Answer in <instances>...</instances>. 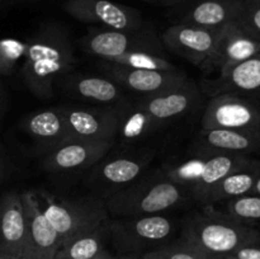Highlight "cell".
I'll return each mask as SVG.
<instances>
[{"label":"cell","instance_id":"6da1fadb","mask_svg":"<svg viewBox=\"0 0 260 259\" xmlns=\"http://www.w3.org/2000/svg\"><path fill=\"white\" fill-rule=\"evenodd\" d=\"M201 99L200 89L188 80L183 85L122 104L117 137L124 144L146 140L164 127L180 121Z\"/></svg>","mask_w":260,"mask_h":259},{"label":"cell","instance_id":"7a4b0ae2","mask_svg":"<svg viewBox=\"0 0 260 259\" xmlns=\"http://www.w3.org/2000/svg\"><path fill=\"white\" fill-rule=\"evenodd\" d=\"M25 45L22 65L24 84L37 98H52L55 81L68 75L75 62L69 32L57 23H46Z\"/></svg>","mask_w":260,"mask_h":259},{"label":"cell","instance_id":"3957f363","mask_svg":"<svg viewBox=\"0 0 260 259\" xmlns=\"http://www.w3.org/2000/svg\"><path fill=\"white\" fill-rule=\"evenodd\" d=\"M188 192L168 179L161 170L141 175L118 192L104 198L109 215L124 216L159 215L183 205Z\"/></svg>","mask_w":260,"mask_h":259},{"label":"cell","instance_id":"277c9868","mask_svg":"<svg viewBox=\"0 0 260 259\" xmlns=\"http://www.w3.org/2000/svg\"><path fill=\"white\" fill-rule=\"evenodd\" d=\"M182 238L192 243L208 256L231 254L240 246L259 240L260 230L243 225L213 206L188 216L182 226Z\"/></svg>","mask_w":260,"mask_h":259},{"label":"cell","instance_id":"5b68a950","mask_svg":"<svg viewBox=\"0 0 260 259\" xmlns=\"http://www.w3.org/2000/svg\"><path fill=\"white\" fill-rule=\"evenodd\" d=\"M36 195L43 213L61 236L62 243L86 229L109 220L111 216L104 200L96 195L57 197L46 190H36Z\"/></svg>","mask_w":260,"mask_h":259},{"label":"cell","instance_id":"8992f818","mask_svg":"<svg viewBox=\"0 0 260 259\" xmlns=\"http://www.w3.org/2000/svg\"><path fill=\"white\" fill-rule=\"evenodd\" d=\"M81 47L102 61H112L134 52L167 56L161 36L149 25L135 30H114L106 28L91 29L81 38ZM168 57V56H167Z\"/></svg>","mask_w":260,"mask_h":259},{"label":"cell","instance_id":"52a82bcc","mask_svg":"<svg viewBox=\"0 0 260 259\" xmlns=\"http://www.w3.org/2000/svg\"><path fill=\"white\" fill-rule=\"evenodd\" d=\"M109 240L118 250L137 254L150 246H161L175 233V222L164 213L109 218Z\"/></svg>","mask_w":260,"mask_h":259},{"label":"cell","instance_id":"ba28073f","mask_svg":"<svg viewBox=\"0 0 260 259\" xmlns=\"http://www.w3.org/2000/svg\"><path fill=\"white\" fill-rule=\"evenodd\" d=\"M201 126L260 134V107L253 99L238 94H216L206 106Z\"/></svg>","mask_w":260,"mask_h":259},{"label":"cell","instance_id":"9c48e42d","mask_svg":"<svg viewBox=\"0 0 260 259\" xmlns=\"http://www.w3.org/2000/svg\"><path fill=\"white\" fill-rule=\"evenodd\" d=\"M62 112L71 140L116 141L122 104L102 108L62 106Z\"/></svg>","mask_w":260,"mask_h":259},{"label":"cell","instance_id":"30bf717a","mask_svg":"<svg viewBox=\"0 0 260 259\" xmlns=\"http://www.w3.org/2000/svg\"><path fill=\"white\" fill-rule=\"evenodd\" d=\"M221 28H206L187 23L170 25L161 35L167 51L208 71Z\"/></svg>","mask_w":260,"mask_h":259},{"label":"cell","instance_id":"8fae6325","mask_svg":"<svg viewBox=\"0 0 260 259\" xmlns=\"http://www.w3.org/2000/svg\"><path fill=\"white\" fill-rule=\"evenodd\" d=\"M151 157L147 155H114L102 157L90 168L88 184L96 196L107 198L144 175Z\"/></svg>","mask_w":260,"mask_h":259},{"label":"cell","instance_id":"7c38bea8","mask_svg":"<svg viewBox=\"0 0 260 259\" xmlns=\"http://www.w3.org/2000/svg\"><path fill=\"white\" fill-rule=\"evenodd\" d=\"M63 9L76 20L106 29L135 30L147 25L139 10L111 0H66Z\"/></svg>","mask_w":260,"mask_h":259},{"label":"cell","instance_id":"4fadbf2b","mask_svg":"<svg viewBox=\"0 0 260 259\" xmlns=\"http://www.w3.org/2000/svg\"><path fill=\"white\" fill-rule=\"evenodd\" d=\"M103 70L106 76L116 81L122 88L132 93L141 94L142 96L162 93L189 80L187 74L179 68L174 70H145L104 61Z\"/></svg>","mask_w":260,"mask_h":259},{"label":"cell","instance_id":"5bb4252c","mask_svg":"<svg viewBox=\"0 0 260 259\" xmlns=\"http://www.w3.org/2000/svg\"><path fill=\"white\" fill-rule=\"evenodd\" d=\"M22 200L27 217V235L22 259H55L62 240L43 213L36 190L22 193Z\"/></svg>","mask_w":260,"mask_h":259},{"label":"cell","instance_id":"9a60e30c","mask_svg":"<svg viewBox=\"0 0 260 259\" xmlns=\"http://www.w3.org/2000/svg\"><path fill=\"white\" fill-rule=\"evenodd\" d=\"M114 141H80L71 140L51 150L43 159L46 170L71 173L90 169L108 154Z\"/></svg>","mask_w":260,"mask_h":259},{"label":"cell","instance_id":"2e32d148","mask_svg":"<svg viewBox=\"0 0 260 259\" xmlns=\"http://www.w3.org/2000/svg\"><path fill=\"white\" fill-rule=\"evenodd\" d=\"M27 235V217L22 193L8 192L0 198V251L22 259Z\"/></svg>","mask_w":260,"mask_h":259},{"label":"cell","instance_id":"e0dca14e","mask_svg":"<svg viewBox=\"0 0 260 259\" xmlns=\"http://www.w3.org/2000/svg\"><path fill=\"white\" fill-rule=\"evenodd\" d=\"M260 53V41L241 29L235 22L221 28L215 52L210 61L208 71L220 73Z\"/></svg>","mask_w":260,"mask_h":259},{"label":"cell","instance_id":"ac0fdd59","mask_svg":"<svg viewBox=\"0 0 260 259\" xmlns=\"http://www.w3.org/2000/svg\"><path fill=\"white\" fill-rule=\"evenodd\" d=\"M205 90L211 96L234 93L250 99H260V53L220 73L216 80L206 81Z\"/></svg>","mask_w":260,"mask_h":259},{"label":"cell","instance_id":"d6986e66","mask_svg":"<svg viewBox=\"0 0 260 259\" xmlns=\"http://www.w3.org/2000/svg\"><path fill=\"white\" fill-rule=\"evenodd\" d=\"M62 88L74 98L104 106H121L127 102L123 88L108 76L68 74L62 79Z\"/></svg>","mask_w":260,"mask_h":259},{"label":"cell","instance_id":"ffe728a7","mask_svg":"<svg viewBox=\"0 0 260 259\" xmlns=\"http://www.w3.org/2000/svg\"><path fill=\"white\" fill-rule=\"evenodd\" d=\"M22 130L28 136L32 137L33 141L45 149L46 152L71 141L62 107L33 112L23 119Z\"/></svg>","mask_w":260,"mask_h":259},{"label":"cell","instance_id":"44dd1931","mask_svg":"<svg viewBox=\"0 0 260 259\" xmlns=\"http://www.w3.org/2000/svg\"><path fill=\"white\" fill-rule=\"evenodd\" d=\"M197 150L203 152L260 154V134L225 128H202L196 139Z\"/></svg>","mask_w":260,"mask_h":259},{"label":"cell","instance_id":"7402d4cb","mask_svg":"<svg viewBox=\"0 0 260 259\" xmlns=\"http://www.w3.org/2000/svg\"><path fill=\"white\" fill-rule=\"evenodd\" d=\"M182 8L179 23L222 28L235 22L240 13L241 0H192Z\"/></svg>","mask_w":260,"mask_h":259},{"label":"cell","instance_id":"603a6c76","mask_svg":"<svg viewBox=\"0 0 260 259\" xmlns=\"http://www.w3.org/2000/svg\"><path fill=\"white\" fill-rule=\"evenodd\" d=\"M260 175V159L254 157L249 164L239 168L235 172L226 175L211 189L206 206H213L216 203L228 202L233 198L250 195L254 184Z\"/></svg>","mask_w":260,"mask_h":259},{"label":"cell","instance_id":"cb8c5ba5","mask_svg":"<svg viewBox=\"0 0 260 259\" xmlns=\"http://www.w3.org/2000/svg\"><path fill=\"white\" fill-rule=\"evenodd\" d=\"M108 221L81 231L63 241L55 259H94L102 253L109 240Z\"/></svg>","mask_w":260,"mask_h":259},{"label":"cell","instance_id":"d4e9b609","mask_svg":"<svg viewBox=\"0 0 260 259\" xmlns=\"http://www.w3.org/2000/svg\"><path fill=\"white\" fill-rule=\"evenodd\" d=\"M222 212L236 222L254 226L260 222V196L250 193L233 198L225 202Z\"/></svg>","mask_w":260,"mask_h":259},{"label":"cell","instance_id":"484cf974","mask_svg":"<svg viewBox=\"0 0 260 259\" xmlns=\"http://www.w3.org/2000/svg\"><path fill=\"white\" fill-rule=\"evenodd\" d=\"M145 259H208V255L185 239L155 248L142 254Z\"/></svg>","mask_w":260,"mask_h":259},{"label":"cell","instance_id":"4316f807","mask_svg":"<svg viewBox=\"0 0 260 259\" xmlns=\"http://www.w3.org/2000/svg\"><path fill=\"white\" fill-rule=\"evenodd\" d=\"M108 62L131 69H145V70H174V69H178V66L174 65L167 56L147 52L128 53V55L119 56Z\"/></svg>","mask_w":260,"mask_h":259},{"label":"cell","instance_id":"83f0119b","mask_svg":"<svg viewBox=\"0 0 260 259\" xmlns=\"http://www.w3.org/2000/svg\"><path fill=\"white\" fill-rule=\"evenodd\" d=\"M27 45L14 38L0 40V75H12L18 62L24 57Z\"/></svg>","mask_w":260,"mask_h":259},{"label":"cell","instance_id":"f1b7e54d","mask_svg":"<svg viewBox=\"0 0 260 259\" xmlns=\"http://www.w3.org/2000/svg\"><path fill=\"white\" fill-rule=\"evenodd\" d=\"M236 24L246 33L260 41V0H241Z\"/></svg>","mask_w":260,"mask_h":259},{"label":"cell","instance_id":"f546056e","mask_svg":"<svg viewBox=\"0 0 260 259\" xmlns=\"http://www.w3.org/2000/svg\"><path fill=\"white\" fill-rule=\"evenodd\" d=\"M230 255L235 259H260V239L240 246Z\"/></svg>","mask_w":260,"mask_h":259},{"label":"cell","instance_id":"4dcf8cb0","mask_svg":"<svg viewBox=\"0 0 260 259\" xmlns=\"http://www.w3.org/2000/svg\"><path fill=\"white\" fill-rule=\"evenodd\" d=\"M5 169H7V156H5L4 147H3L2 141H0V183H2L3 177H4Z\"/></svg>","mask_w":260,"mask_h":259},{"label":"cell","instance_id":"1f68e13d","mask_svg":"<svg viewBox=\"0 0 260 259\" xmlns=\"http://www.w3.org/2000/svg\"><path fill=\"white\" fill-rule=\"evenodd\" d=\"M189 2H192V0H157V3L162 5H168V7H182V5L187 4Z\"/></svg>","mask_w":260,"mask_h":259},{"label":"cell","instance_id":"d6a6232c","mask_svg":"<svg viewBox=\"0 0 260 259\" xmlns=\"http://www.w3.org/2000/svg\"><path fill=\"white\" fill-rule=\"evenodd\" d=\"M94 259H118V256H114V255H112V254H109L107 250H103L101 254H99V255H96Z\"/></svg>","mask_w":260,"mask_h":259},{"label":"cell","instance_id":"836d02e7","mask_svg":"<svg viewBox=\"0 0 260 259\" xmlns=\"http://www.w3.org/2000/svg\"><path fill=\"white\" fill-rule=\"evenodd\" d=\"M3 108H4V90H3L2 81H0V116L3 113Z\"/></svg>","mask_w":260,"mask_h":259},{"label":"cell","instance_id":"e575fe53","mask_svg":"<svg viewBox=\"0 0 260 259\" xmlns=\"http://www.w3.org/2000/svg\"><path fill=\"white\" fill-rule=\"evenodd\" d=\"M251 195H258V196H260V175L258 177V179H256L255 184H254L253 190H251Z\"/></svg>","mask_w":260,"mask_h":259},{"label":"cell","instance_id":"d590c367","mask_svg":"<svg viewBox=\"0 0 260 259\" xmlns=\"http://www.w3.org/2000/svg\"><path fill=\"white\" fill-rule=\"evenodd\" d=\"M118 259H145L142 258L139 254H127V255H121L118 256Z\"/></svg>","mask_w":260,"mask_h":259},{"label":"cell","instance_id":"8d00e7d4","mask_svg":"<svg viewBox=\"0 0 260 259\" xmlns=\"http://www.w3.org/2000/svg\"><path fill=\"white\" fill-rule=\"evenodd\" d=\"M208 259H235V258L231 256L230 254H223V255H211L208 256Z\"/></svg>","mask_w":260,"mask_h":259},{"label":"cell","instance_id":"74e56055","mask_svg":"<svg viewBox=\"0 0 260 259\" xmlns=\"http://www.w3.org/2000/svg\"><path fill=\"white\" fill-rule=\"evenodd\" d=\"M0 259H10V258H9V256L5 255L4 253H2V251H0Z\"/></svg>","mask_w":260,"mask_h":259},{"label":"cell","instance_id":"f35d334b","mask_svg":"<svg viewBox=\"0 0 260 259\" xmlns=\"http://www.w3.org/2000/svg\"><path fill=\"white\" fill-rule=\"evenodd\" d=\"M144 2H147V3H157V0H144Z\"/></svg>","mask_w":260,"mask_h":259},{"label":"cell","instance_id":"ab89813d","mask_svg":"<svg viewBox=\"0 0 260 259\" xmlns=\"http://www.w3.org/2000/svg\"><path fill=\"white\" fill-rule=\"evenodd\" d=\"M19 2H29V0H19Z\"/></svg>","mask_w":260,"mask_h":259},{"label":"cell","instance_id":"60d3db41","mask_svg":"<svg viewBox=\"0 0 260 259\" xmlns=\"http://www.w3.org/2000/svg\"><path fill=\"white\" fill-rule=\"evenodd\" d=\"M0 2H2V0H0Z\"/></svg>","mask_w":260,"mask_h":259}]
</instances>
